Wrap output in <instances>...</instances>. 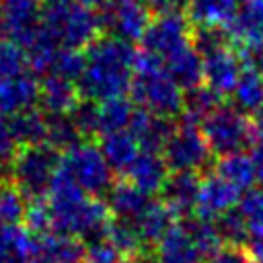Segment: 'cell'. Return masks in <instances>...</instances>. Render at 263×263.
Masks as SVG:
<instances>
[{"instance_id": "cell-34", "label": "cell", "mask_w": 263, "mask_h": 263, "mask_svg": "<svg viewBox=\"0 0 263 263\" xmlns=\"http://www.w3.org/2000/svg\"><path fill=\"white\" fill-rule=\"evenodd\" d=\"M25 195L12 183L0 181V226H16L25 220Z\"/></svg>"}, {"instance_id": "cell-18", "label": "cell", "mask_w": 263, "mask_h": 263, "mask_svg": "<svg viewBox=\"0 0 263 263\" xmlns=\"http://www.w3.org/2000/svg\"><path fill=\"white\" fill-rule=\"evenodd\" d=\"M203 259L185 222L175 224L156 245V263H201Z\"/></svg>"}, {"instance_id": "cell-8", "label": "cell", "mask_w": 263, "mask_h": 263, "mask_svg": "<svg viewBox=\"0 0 263 263\" xmlns=\"http://www.w3.org/2000/svg\"><path fill=\"white\" fill-rule=\"evenodd\" d=\"M212 150L199 129V125L183 123L175 127L171 140L162 150V158L166 160L173 173H197L208 164Z\"/></svg>"}, {"instance_id": "cell-43", "label": "cell", "mask_w": 263, "mask_h": 263, "mask_svg": "<svg viewBox=\"0 0 263 263\" xmlns=\"http://www.w3.org/2000/svg\"><path fill=\"white\" fill-rule=\"evenodd\" d=\"M16 140L10 132L8 121L0 117V173H10V162L16 156Z\"/></svg>"}, {"instance_id": "cell-24", "label": "cell", "mask_w": 263, "mask_h": 263, "mask_svg": "<svg viewBox=\"0 0 263 263\" xmlns=\"http://www.w3.org/2000/svg\"><path fill=\"white\" fill-rule=\"evenodd\" d=\"M242 0H191L187 16L197 27H230Z\"/></svg>"}, {"instance_id": "cell-9", "label": "cell", "mask_w": 263, "mask_h": 263, "mask_svg": "<svg viewBox=\"0 0 263 263\" xmlns=\"http://www.w3.org/2000/svg\"><path fill=\"white\" fill-rule=\"evenodd\" d=\"M150 12L140 0H117L111 4H105L99 12V25L101 29L115 39L134 43L142 41L148 25H150Z\"/></svg>"}, {"instance_id": "cell-15", "label": "cell", "mask_w": 263, "mask_h": 263, "mask_svg": "<svg viewBox=\"0 0 263 263\" xmlns=\"http://www.w3.org/2000/svg\"><path fill=\"white\" fill-rule=\"evenodd\" d=\"M125 177L142 193L152 195V193H160L162 191L166 179L171 177V168H168L166 160L162 158V154L140 152L138 158L125 171Z\"/></svg>"}, {"instance_id": "cell-44", "label": "cell", "mask_w": 263, "mask_h": 263, "mask_svg": "<svg viewBox=\"0 0 263 263\" xmlns=\"http://www.w3.org/2000/svg\"><path fill=\"white\" fill-rule=\"evenodd\" d=\"M84 263H119V253L103 238L86 245Z\"/></svg>"}, {"instance_id": "cell-50", "label": "cell", "mask_w": 263, "mask_h": 263, "mask_svg": "<svg viewBox=\"0 0 263 263\" xmlns=\"http://www.w3.org/2000/svg\"><path fill=\"white\" fill-rule=\"evenodd\" d=\"M255 68H257V72L261 74V78H263V49L257 53V60H255Z\"/></svg>"}, {"instance_id": "cell-25", "label": "cell", "mask_w": 263, "mask_h": 263, "mask_svg": "<svg viewBox=\"0 0 263 263\" xmlns=\"http://www.w3.org/2000/svg\"><path fill=\"white\" fill-rule=\"evenodd\" d=\"M8 125L16 144H23V148L41 146L47 142V115H43L37 109H29L10 117Z\"/></svg>"}, {"instance_id": "cell-46", "label": "cell", "mask_w": 263, "mask_h": 263, "mask_svg": "<svg viewBox=\"0 0 263 263\" xmlns=\"http://www.w3.org/2000/svg\"><path fill=\"white\" fill-rule=\"evenodd\" d=\"M191 0H160L158 8L154 10L156 14H177V16H185L189 10Z\"/></svg>"}, {"instance_id": "cell-27", "label": "cell", "mask_w": 263, "mask_h": 263, "mask_svg": "<svg viewBox=\"0 0 263 263\" xmlns=\"http://www.w3.org/2000/svg\"><path fill=\"white\" fill-rule=\"evenodd\" d=\"M234 107L245 115H255L263 107V78L257 68H242V74L232 90Z\"/></svg>"}, {"instance_id": "cell-45", "label": "cell", "mask_w": 263, "mask_h": 263, "mask_svg": "<svg viewBox=\"0 0 263 263\" xmlns=\"http://www.w3.org/2000/svg\"><path fill=\"white\" fill-rule=\"evenodd\" d=\"M208 263H253L249 253L236 247H222L214 257L208 259Z\"/></svg>"}, {"instance_id": "cell-19", "label": "cell", "mask_w": 263, "mask_h": 263, "mask_svg": "<svg viewBox=\"0 0 263 263\" xmlns=\"http://www.w3.org/2000/svg\"><path fill=\"white\" fill-rule=\"evenodd\" d=\"M80 99L78 86L72 80L49 74L39 84V103L47 115H70Z\"/></svg>"}, {"instance_id": "cell-3", "label": "cell", "mask_w": 263, "mask_h": 263, "mask_svg": "<svg viewBox=\"0 0 263 263\" xmlns=\"http://www.w3.org/2000/svg\"><path fill=\"white\" fill-rule=\"evenodd\" d=\"M41 29L68 49H86L99 35V14L78 0H49L41 8Z\"/></svg>"}, {"instance_id": "cell-49", "label": "cell", "mask_w": 263, "mask_h": 263, "mask_svg": "<svg viewBox=\"0 0 263 263\" xmlns=\"http://www.w3.org/2000/svg\"><path fill=\"white\" fill-rule=\"evenodd\" d=\"M253 129H255V136H263V107L253 115Z\"/></svg>"}, {"instance_id": "cell-4", "label": "cell", "mask_w": 263, "mask_h": 263, "mask_svg": "<svg viewBox=\"0 0 263 263\" xmlns=\"http://www.w3.org/2000/svg\"><path fill=\"white\" fill-rule=\"evenodd\" d=\"M60 160L62 158L58 156V152L47 144L25 146L12 158L8 175L12 177V185L25 197L37 199L47 193L49 183L60 168Z\"/></svg>"}, {"instance_id": "cell-39", "label": "cell", "mask_w": 263, "mask_h": 263, "mask_svg": "<svg viewBox=\"0 0 263 263\" xmlns=\"http://www.w3.org/2000/svg\"><path fill=\"white\" fill-rule=\"evenodd\" d=\"M216 228H218V234H220V238H222V242L226 247L240 249V245H245L251 238L249 230H247V224H245V220H242L238 210H230L228 214L218 218L216 220Z\"/></svg>"}, {"instance_id": "cell-31", "label": "cell", "mask_w": 263, "mask_h": 263, "mask_svg": "<svg viewBox=\"0 0 263 263\" xmlns=\"http://www.w3.org/2000/svg\"><path fill=\"white\" fill-rule=\"evenodd\" d=\"M216 173L222 175L228 183H232L242 193L245 191H251L253 189V183L257 181L253 160H251L249 154H242V152L220 158V162L216 164Z\"/></svg>"}, {"instance_id": "cell-26", "label": "cell", "mask_w": 263, "mask_h": 263, "mask_svg": "<svg viewBox=\"0 0 263 263\" xmlns=\"http://www.w3.org/2000/svg\"><path fill=\"white\" fill-rule=\"evenodd\" d=\"M175 214L162 203V201H150V205L144 210V214L136 220V226L140 230V236L144 245H158L160 238L175 226Z\"/></svg>"}, {"instance_id": "cell-29", "label": "cell", "mask_w": 263, "mask_h": 263, "mask_svg": "<svg viewBox=\"0 0 263 263\" xmlns=\"http://www.w3.org/2000/svg\"><path fill=\"white\" fill-rule=\"evenodd\" d=\"M136 109L138 107L134 105V101H129L125 97H117V99L99 103V134L105 136L111 132L129 129Z\"/></svg>"}, {"instance_id": "cell-2", "label": "cell", "mask_w": 263, "mask_h": 263, "mask_svg": "<svg viewBox=\"0 0 263 263\" xmlns=\"http://www.w3.org/2000/svg\"><path fill=\"white\" fill-rule=\"evenodd\" d=\"M129 92L134 105H138V109L148 111L150 115L171 119L173 115L183 111V88L166 72L160 60L142 49L136 53L134 82Z\"/></svg>"}, {"instance_id": "cell-36", "label": "cell", "mask_w": 263, "mask_h": 263, "mask_svg": "<svg viewBox=\"0 0 263 263\" xmlns=\"http://www.w3.org/2000/svg\"><path fill=\"white\" fill-rule=\"evenodd\" d=\"M185 226H187L189 234L193 236L195 245L199 247V251H201V255H203L205 259L214 257V255L224 247V242H222V238H220V234H218L216 222L201 220V218H193V220H187Z\"/></svg>"}, {"instance_id": "cell-16", "label": "cell", "mask_w": 263, "mask_h": 263, "mask_svg": "<svg viewBox=\"0 0 263 263\" xmlns=\"http://www.w3.org/2000/svg\"><path fill=\"white\" fill-rule=\"evenodd\" d=\"M129 132L138 140L142 152L160 154L164 150L166 142L171 140L173 132H175V125L166 117H156V115H150L144 109H136L134 119L129 123Z\"/></svg>"}, {"instance_id": "cell-52", "label": "cell", "mask_w": 263, "mask_h": 263, "mask_svg": "<svg viewBox=\"0 0 263 263\" xmlns=\"http://www.w3.org/2000/svg\"><path fill=\"white\" fill-rule=\"evenodd\" d=\"M80 4H84V6H88V8H92V6H97V4H105V0H78Z\"/></svg>"}, {"instance_id": "cell-47", "label": "cell", "mask_w": 263, "mask_h": 263, "mask_svg": "<svg viewBox=\"0 0 263 263\" xmlns=\"http://www.w3.org/2000/svg\"><path fill=\"white\" fill-rule=\"evenodd\" d=\"M249 156L253 160L257 181L263 185V136H255V140L251 142V154Z\"/></svg>"}, {"instance_id": "cell-17", "label": "cell", "mask_w": 263, "mask_h": 263, "mask_svg": "<svg viewBox=\"0 0 263 263\" xmlns=\"http://www.w3.org/2000/svg\"><path fill=\"white\" fill-rule=\"evenodd\" d=\"M201 179L197 173H171L162 187V203L175 214L185 216L195 210Z\"/></svg>"}, {"instance_id": "cell-33", "label": "cell", "mask_w": 263, "mask_h": 263, "mask_svg": "<svg viewBox=\"0 0 263 263\" xmlns=\"http://www.w3.org/2000/svg\"><path fill=\"white\" fill-rule=\"evenodd\" d=\"M80 142L82 134L70 115H47V146L55 152H68Z\"/></svg>"}, {"instance_id": "cell-23", "label": "cell", "mask_w": 263, "mask_h": 263, "mask_svg": "<svg viewBox=\"0 0 263 263\" xmlns=\"http://www.w3.org/2000/svg\"><path fill=\"white\" fill-rule=\"evenodd\" d=\"M105 160L109 162L111 171L117 173H125L129 168V164L138 158V154L142 152L138 140L134 138V134L129 129H121V132H111L101 136V144H99Z\"/></svg>"}, {"instance_id": "cell-10", "label": "cell", "mask_w": 263, "mask_h": 263, "mask_svg": "<svg viewBox=\"0 0 263 263\" xmlns=\"http://www.w3.org/2000/svg\"><path fill=\"white\" fill-rule=\"evenodd\" d=\"M240 199H242V191L236 189L232 183H228L222 175L214 171L201 179L195 214L201 220L216 222L218 218L234 210V205L240 203Z\"/></svg>"}, {"instance_id": "cell-55", "label": "cell", "mask_w": 263, "mask_h": 263, "mask_svg": "<svg viewBox=\"0 0 263 263\" xmlns=\"http://www.w3.org/2000/svg\"><path fill=\"white\" fill-rule=\"evenodd\" d=\"M119 263H132V261H119Z\"/></svg>"}, {"instance_id": "cell-20", "label": "cell", "mask_w": 263, "mask_h": 263, "mask_svg": "<svg viewBox=\"0 0 263 263\" xmlns=\"http://www.w3.org/2000/svg\"><path fill=\"white\" fill-rule=\"evenodd\" d=\"M150 195L142 193L138 187H134L129 181L113 183L107 191V208L117 220H129L136 222L144 210L150 205Z\"/></svg>"}, {"instance_id": "cell-13", "label": "cell", "mask_w": 263, "mask_h": 263, "mask_svg": "<svg viewBox=\"0 0 263 263\" xmlns=\"http://www.w3.org/2000/svg\"><path fill=\"white\" fill-rule=\"evenodd\" d=\"M240 74H242L240 60L230 47L203 58V82L220 99L232 95Z\"/></svg>"}, {"instance_id": "cell-51", "label": "cell", "mask_w": 263, "mask_h": 263, "mask_svg": "<svg viewBox=\"0 0 263 263\" xmlns=\"http://www.w3.org/2000/svg\"><path fill=\"white\" fill-rule=\"evenodd\" d=\"M140 2H142L148 10H150V8H152V10H156V8H158V4H160V0H140Z\"/></svg>"}, {"instance_id": "cell-5", "label": "cell", "mask_w": 263, "mask_h": 263, "mask_svg": "<svg viewBox=\"0 0 263 263\" xmlns=\"http://www.w3.org/2000/svg\"><path fill=\"white\" fill-rule=\"evenodd\" d=\"M212 154L230 156L242 152L255 140L253 121L230 105H220L201 125H199Z\"/></svg>"}, {"instance_id": "cell-22", "label": "cell", "mask_w": 263, "mask_h": 263, "mask_svg": "<svg viewBox=\"0 0 263 263\" xmlns=\"http://www.w3.org/2000/svg\"><path fill=\"white\" fill-rule=\"evenodd\" d=\"M39 253V236L18 228L0 226V263H35Z\"/></svg>"}, {"instance_id": "cell-6", "label": "cell", "mask_w": 263, "mask_h": 263, "mask_svg": "<svg viewBox=\"0 0 263 263\" xmlns=\"http://www.w3.org/2000/svg\"><path fill=\"white\" fill-rule=\"evenodd\" d=\"M60 166L78 183L86 195H101L113 185V171L99 146L80 142L64 152Z\"/></svg>"}, {"instance_id": "cell-41", "label": "cell", "mask_w": 263, "mask_h": 263, "mask_svg": "<svg viewBox=\"0 0 263 263\" xmlns=\"http://www.w3.org/2000/svg\"><path fill=\"white\" fill-rule=\"evenodd\" d=\"M70 117L74 119L78 132L84 136H92L99 134V103L92 101H80L76 105V109L70 113Z\"/></svg>"}, {"instance_id": "cell-21", "label": "cell", "mask_w": 263, "mask_h": 263, "mask_svg": "<svg viewBox=\"0 0 263 263\" xmlns=\"http://www.w3.org/2000/svg\"><path fill=\"white\" fill-rule=\"evenodd\" d=\"M84 242L70 234L49 232L39 236L37 263H84Z\"/></svg>"}, {"instance_id": "cell-32", "label": "cell", "mask_w": 263, "mask_h": 263, "mask_svg": "<svg viewBox=\"0 0 263 263\" xmlns=\"http://www.w3.org/2000/svg\"><path fill=\"white\" fill-rule=\"evenodd\" d=\"M105 240L119 253V255H127V257H134L142 251L144 247V240L140 236V230L136 226V222H129V220H111L109 228H107V234H105Z\"/></svg>"}, {"instance_id": "cell-40", "label": "cell", "mask_w": 263, "mask_h": 263, "mask_svg": "<svg viewBox=\"0 0 263 263\" xmlns=\"http://www.w3.org/2000/svg\"><path fill=\"white\" fill-rule=\"evenodd\" d=\"M84 66H86L84 51L62 47L58 51L55 60H53L51 74L53 76H60V78H66V80H72V82H78V78L84 72Z\"/></svg>"}, {"instance_id": "cell-48", "label": "cell", "mask_w": 263, "mask_h": 263, "mask_svg": "<svg viewBox=\"0 0 263 263\" xmlns=\"http://www.w3.org/2000/svg\"><path fill=\"white\" fill-rule=\"evenodd\" d=\"M247 253H249V257H251L253 263H263V238H261V240L251 238Z\"/></svg>"}, {"instance_id": "cell-37", "label": "cell", "mask_w": 263, "mask_h": 263, "mask_svg": "<svg viewBox=\"0 0 263 263\" xmlns=\"http://www.w3.org/2000/svg\"><path fill=\"white\" fill-rule=\"evenodd\" d=\"M230 35L226 29L218 27H197L195 33H191V45L201 55L208 58L212 53H218L222 49H228Z\"/></svg>"}, {"instance_id": "cell-38", "label": "cell", "mask_w": 263, "mask_h": 263, "mask_svg": "<svg viewBox=\"0 0 263 263\" xmlns=\"http://www.w3.org/2000/svg\"><path fill=\"white\" fill-rule=\"evenodd\" d=\"M27 68H29V62H27L25 47H21L10 39H2L0 41V80L21 76L27 72Z\"/></svg>"}, {"instance_id": "cell-54", "label": "cell", "mask_w": 263, "mask_h": 263, "mask_svg": "<svg viewBox=\"0 0 263 263\" xmlns=\"http://www.w3.org/2000/svg\"><path fill=\"white\" fill-rule=\"evenodd\" d=\"M111 2H117V0H105V4H111ZM105 4H103V6H105Z\"/></svg>"}, {"instance_id": "cell-35", "label": "cell", "mask_w": 263, "mask_h": 263, "mask_svg": "<svg viewBox=\"0 0 263 263\" xmlns=\"http://www.w3.org/2000/svg\"><path fill=\"white\" fill-rule=\"evenodd\" d=\"M238 212L247 224L249 236L255 240H261L263 238V187L247 191L238 203Z\"/></svg>"}, {"instance_id": "cell-53", "label": "cell", "mask_w": 263, "mask_h": 263, "mask_svg": "<svg viewBox=\"0 0 263 263\" xmlns=\"http://www.w3.org/2000/svg\"><path fill=\"white\" fill-rule=\"evenodd\" d=\"M4 33H6V29H4V23H2V16H0V41L4 39Z\"/></svg>"}, {"instance_id": "cell-56", "label": "cell", "mask_w": 263, "mask_h": 263, "mask_svg": "<svg viewBox=\"0 0 263 263\" xmlns=\"http://www.w3.org/2000/svg\"><path fill=\"white\" fill-rule=\"evenodd\" d=\"M47 2H49V0H47Z\"/></svg>"}, {"instance_id": "cell-12", "label": "cell", "mask_w": 263, "mask_h": 263, "mask_svg": "<svg viewBox=\"0 0 263 263\" xmlns=\"http://www.w3.org/2000/svg\"><path fill=\"white\" fill-rule=\"evenodd\" d=\"M226 31L240 49L259 53L263 49V0H242Z\"/></svg>"}, {"instance_id": "cell-14", "label": "cell", "mask_w": 263, "mask_h": 263, "mask_svg": "<svg viewBox=\"0 0 263 263\" xmlns=\"http://www.w3.org/2000/svg\"><path fill=\"white\" fill-rule=\"evenodd\" d=\"M39 84L41 82L31 72L0 80V117H14L33 109L39 101Z\"/></svg>"}, {"instance_id": "cell-30", "label": "cell", "mask_w": 263, "mask_h": 263, "mask_svg": "<svg viewBox=\"0 0 263 263\" xmlns=\"http://www.w3.org/2000/svg\"><path fill=\"white\" fill-rule=\"evenodd\" d=\"M218 107H220V97L216 92H212L208 86H197V88L185 92L181 121L191 123V125H201Z\"/></svg>"}, {"instance_id": "cell-11", "label": "cell", "mask_w": 263, "mask_h": 263, "mask_svg": "<svg viewBox=\"0 0 263 263\" xmlns=\"http://www.w3.org/2000/svg\"><path fill=\"white\" fill-rule=\"evenodd\" d=\"M0 16L10 41L18 43L21 47H27L39 33V0H4L0 2Z\"/></svg>"}, {"instance_id": "cell-28", "label": "cell", "mask_w": 263, "mask_h": 263, "mask_svg": "<svg viewBox=\"0 0 263 263\" xmlns=\"http://www.w3.org/2000/svg\"><path fill=\"white\" fill-rule=\"evenodd\" d=\"M164 68L175 78V82L183 88V92L193 90V88L201 86V82H203V58L193 47L183 51L179 58L168 62Z\"/></svg>"}, {"instance_id": "cell-42", "label": "cell", "mask_w": 263, "mask_h": 263, "mask_svg": "<svg viewBox=\"0 0 263 263\" xmlns=\"http://www.w3.org/2000/svg\"><path fill=\"white\" fill-rule=\"evenodd\" d=\"M25 222L31 230V234H49L51 232V218H49V208L47 201L41 199H33L31 205H27V214H25Z\"/></svg>"}, {"instance_id": "cell-7", "label": "cell", "mask_w": 263, "mask_h": 263, "mask_svg": "<svg viewBox=\"0 0 263 263\" xmlns=\"http://www.w3.org/2000/svg\"><path fill=\"white\" fill-rule=\"evenodd\" d=\"M189 47H193L189 21L177 14H156L142 37V51L154 55L164 66Z\"/></svg>"}, {"instance_id": "cell-1", "label": "cell", "mask_w": 263, "mask_h": 263, "mask_svg": "<svg viewBox=\"0 0 263 263\" xmlns=\"http://www.w3.org/2000/svg\"><path fill=\"white\" fill-rule=\"evenodd\" d=\"M136 49L115 37H97L84 51L86 66L76 86L84 101L103 103L123 97L134 82Z\"/></svg>"}]
</instances>
